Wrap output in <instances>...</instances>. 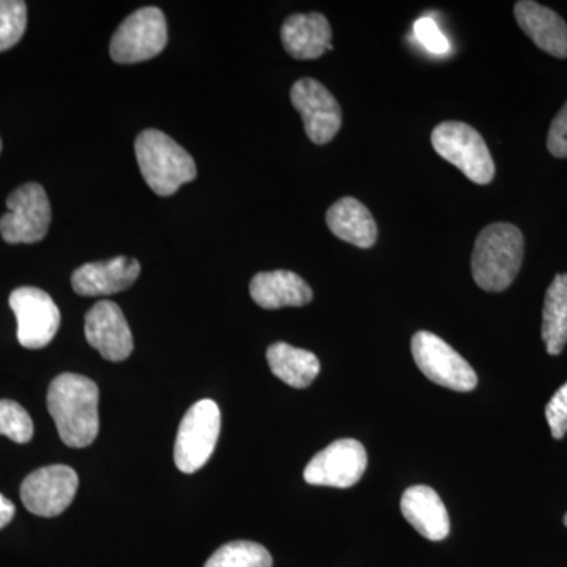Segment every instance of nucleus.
<instances>
[{
  "instance_id": "1",
  "label": "nucleus",
  "mask_w": 567,
  "mask_h": 567,
  "mask_svg": "<svg viewBox=\"0 0 567 567\" xmlns=\"http://www.w3.org/2000/svg\"><path fill=\"white\" fill-rule=\"evenodd\" d=\"M100 391L80 374H61L48 390V410L61 440L70 447L91 446L100 431Z\"/></svg>"
},
{
  "instance_id": "2",
  "label": "nucleus",
  "mask_w": 567,
  "mask_h": 567,
  "mask_svg": "<svg viewBox=\"0 0 567 567\" xmlns=\"http://www.w3.org/2000/svg\"><path fill=\"white\" fill-rule=\"evenodd\" d=\"M525 240L514 224L495 223L477 235L472 256L475 282L486 292H503L514 279L524 260Z\"/></svg>"
},
{
  "instance_id": "3",
  "label": "nucleus",
  "mask_w": 567,
  "mask_h": 567,
  "mask_svg": "<svg viewBox=\"0 0 567 567\" xmlns=\"http://www.w3.org/2000/svg\"><path fill=\"white\" fill-rule=\"evenodd\" d=\"M134 151L142 177L158 196H173L196 178L193 156L159 130H144L134 142Z\"/></svg>"
},
{
  "instance_id": "4",
  "label": "nucleus",
  "mask_w": 567,
  "mask_h": 567,
  "mask_svg": "<svg viewBox=\"0 0 567 567\" xmlns=\"http://www.w3.org/2000/svg\"><path fill=\"white\" fill-rule=\"evenodd\" d=\"M432 147L445 162L456 166L468 181L488 185L495 163L484 137L464 122H443L432 132Z\"/></svg>"
},
{
  "instance_id": "5",
  "label": "nucleus",
  "mask_w": 567,
  "mask_h": 567,
  "mask_svg": "<svg viewBox=\"0 0 567 567\" xmlns=\"http://www.w3.org/2000/svg\"><path fill=\"white\" fill-rule=\"evenodd\" d=\"M221 432V412L210 399L196 402L183 416L174 446V461L186 475L207 464Z\"/></svg>"
},
{
  "instance_id": "6",
  "label": "nucleus",
  "mask_w": 567,
  "mask_h": 567,
  "mask_svg": "<svg viewBox=\"0 0 567 567\" xmlns=\"http://www.w3.org/2000/svg\"><path fill=\"white\" fill-rule=\"evenodd\" d=\"M9 213L0 218V235L10 245H31L50 230L51 204L40 183H25L7 199Z\"/></svg>"
},
{
  "instance_id": "7",
  "label": "nucleus",
  "mask_w": 567,
  "mask_h": 567,
  "mask_svg": "<svg viewBox=\"0 0 567 567\" xmlns=\"http://www.w3.org/2000/svg\"><path fill=\"white\" fill-rule=\"evenodd\" d=\"M412 354L420 371L436 385L458 393L475 390V369L439 336L417 331L412 338Z\"/></svg>"
},
{
  "instance_id": "8",
  "label": "nucleus",
  "mask_w": 567,
  "mask_h": 567,
  "mask_svg": "<svg viewBox=\"0 0 567 567\" xmlns=\"http://www.w3.org/2000/svg\"><path fill=\"white\" fill-rule=\"evenodd\" d=\"M167 22L163 11L145 7L134 11L111 40V58L117 63L151 61L166 48Z\"/></svg>"
},
{
  "instance_id": "9",
  "label": "nucleus",
  "mask_w": 567,
  "mask_h": 567,
  "mask_svg": "<svg viewBox=\"0 0 567 567\" xmlns=\"http://www.w3.org/2000/svg\"><path fill=\"white\" fill-rule=\"evenodd\" d=\"M10 308L18 322V341L25 349H43L61 327V311L54 300L37 287H20L10 295Z\"/></svg>"
},
{
  "instance_id": "10",
  "label": "nucleus",
  "mask_w": 567,
  "mask_h": 567,
  "mask_svg": "<svg viewBox=\"0 0 567 567\" xmlns=\"http://www.w3.org/2000/svg\"><path fill=\"white\" fill-rule=\"evenodd\" d=\"M368 453L360 442L342 439L324 447L305 468V481L311 486L347 488L363 477Z\"/></svg>"
},
{
  "instance_id": "11",
  "label": "nucleus",
  "mask_w": 567,
  "mask_h": 567,
  "mask_svg": "<svg viewBox=\"0 0 567 567\" xmlns=\"http://www.w3.org/2000/svg\"><path fill=\"white\" fill-rule=\"evenodd\" d=\"M80 480L71 466H43L25 477L21 499L29 513L40 517L61 516L76 495Z\"/></svg>"
},
{
  "instance_id": "12",
  "label": "nucleus",
  "mask_w": 567,
  "mask_h": 567,
  "mask_svg": "<svg viewBox=\"0 0 567 567\" xmlns=\"http://www.w3.org/2000/svg\"><path fill=\"white\" fill-rule=\"evenodd\" d=\"M290 102L300 112L309 140L317 145L334 140L342 126V111L323 84L311 78L295 82Z\"/></svg>"
},
{
  "instance_id": "13",
  "label": "nucleus",
  "mask_w": 567,
  "mask_h": 567,
  "mask_svg": "<svg viewBox=\"0 0 567 567\" xmlns=\"http://www.w3.org/2000/svg\"><path fill=\"white\" fill-rule=\"evenodd\" d=\"M85 339L104 360L118 363L133 352V334L122 309L114 301H99L85 315Z\"/></svg>"
},
{
  "instance_id": "14",
  "label": "nucleus",
  "mask_w": 567,
  "mask_h": 567,
  "mask_svg": "<svg viewBox=\"0 0 567 567\" xmlns=\"http://www.w3.org/2000/svg\"><path fill=\"white\" fill-rule=\"evenodd\" d=\"M141 275L136 259L121 256L103 262L82 265L71 276V286L81 297H103L130 289Z\"/></svg>"
},
{
  "instance_id": "15",
  "label": "nucleus",
  "mask_w": 567,
  "mask_h": 567,
  "mask_svg": "<svg viewBox=\"0 0 567 567\" xmlns=\"http://www.w3.org/2000/svg\"><path fill=\"white\" fill-rule=\"evenodd\" d=\"M517 24L539 50L557 59H567V24L554 10L522 0L514 7Z\"/></svg>"
},
{
  "instance_id": "16",
  "label": "nucleus",
  "mask_w": 567,
  "mask_h": 567,
  "mask_svg": "<svg viewBox=\"0 0 567 567\" xmlns=\"http://www.w3.org/2000/svg\"><path fill=\"white\" fill-rule=\"evenodd\" d=\"M249 293L264 309L301 308L315 298L309 284L287 270L257 274L249 284Z\"/></svg>"
},
{
  "instance_id": "17",
  "label": "nucleus",
  "mask_w": 567,
  "mask_h": 567,
  "mask_svg": "<svg viewBox=\"0 0 567 567\" xmlns=\"http://www.w3.org/2000/svg\"><path fill=\"white\" fill-rule=\"evenodd\" d=\"M331 37L330 22L320 13L292 14L281 29L284 50L298 61L322 58L331 47Z\"/></svg>"
},
{
  "instance_id": "18",
  "label": "nucleus",
  "mask_w": 567,
  "mask_h": 567,
  "mask_svg": "<svg viewBox=\"0 0 567 567\" xmlns=\"http://www.w3.org/2000/svg\"><path fill=\"white\" fill-rule=\"evenodd\" d=\"M402 516L429 540H443L450 535L451 522L446 506L434 488L412 486L401 499Z\"/></svg>"
},
{
  "instance_id": "19",
  "label": "nucleus",
  "mask_w": 567,
  "mask_h": 567,
  "mask_svg": "<svg viewBox=\"0 0 567 567\" xmlns=\"http://www.w3.org/2000/svg\"><path fill=\"white\" fill-rule=\"evenodd\" d=\"M327 226L339 240L361 249L372 248L379 237L374 216L354 197H342L328 208Z\"/></svg>"
},
{
  "instance_id": "20",
  "label": "nucleus",
  "mask_w": 567,
  "mask_h": 567,
  "mask_svg": "<svg viewBox=\"0 0 567 567\" xmlns=\"http://www.w3.org/2000/svg\"><path fill=\"white\" fill-rule=\"evenodd\" d=\"M267 361L275 377L297 390L311 385L320 372V361L315 353L286 342L268 347Z\"/></svg>"
},
{
  "instance_id": "21",
  "label": "nucleus",
  "mask_w": 567,
  "mask_h": 567,
  "mask_svg": "<svg viewBox=\"0 0 567 567\" xmlns=\"http://www.w3.org/2000/svg\"><path fill=\"white\" fill-rule=\"evenodd\" d=\"M543 341L548 354H559L567 344V275L555 276L548 286L543 311Z\"/></svg>"
},
{
  "instance_id": "22",
  "label": "nucleus",
  "mask_w": 567,
  "mask_h": 567,
  "mask_svg": "<svg viewBox=\"0 0 567 567\" xmlns=\"http://www.w3.org/2000/svg\"><path fill=\"white\" fill-rule=\"evenodd\" d=\"M270 551L251 540H234L219 547L204 567H271Z\"/></svg>"
},
{
  "instance_id": "23",
  "label": "nucleus",
  "mask_w": 567,
  "mask_h": 567,
  "mask_svg": "<svg viewBox=\"0 0 567 567\" xmlns=\"http://www.w3.org/2000/svg\"><path fill=\"white\" fill-rule=\"evenodd\" d=\"M28 28V6L21 0H0V52L20 43Z\"/></svg>"
},
{
  "instance_id": "24",
  "label": "nucleus",
  "mask_w": 567,
  "mask_h": 567,
  "mask_svg": "<svg viewBox=\"0 0 567 567\" xmlns=\"http://www.w3.org/2000/svg\"><path fill=\"white\" fill-rule=\"evenodd\" d=\"M0 435L21 445L31 442L33 436L32 417L18 402L10 399L0 401Z\"/></svg>"
},
{
  "instance_id": "25",
  "label": "nucleus",
  "mask_w": 567,
  "mask_h": 567,
  "mask_svg": "<svg viewBox=\"0 0 567 567\" xmlns=\"http://www.w3.org/2000/svg\"><path fill=\"white\" fill-rule=\"evenodd\" d=\"M415 37L421 44L432 54H446L450 51V41L440 31L432 18H421L415 22Z\"/></svg>"
},
{
  "instance_id": "26",
  "label": "nucleus",
  "mask_w": 567,
  "mask_h": 567,
  "mask_svg": "<svg viewBox=\"0 0 567 567\" xmlns=\"http://www.w3.org/2000/svg\"><path fill=\"white\" fill-rule=\"evenodd\" d=\"M546 417L555 440H561L567 434V382L551 395L546 406Z\"/></svg>"
},
{
  "instance_id": "27",
  "label": "nucleus",
  "mask_w": 567,
  "mask_h": 567,
  "mask_svg": "<svg viewBox=\"0 0 567 567\" xmlns=\"http://www.w3.org/2000/svg\"><path fill=\"white\" fill-rule=\"evenodd\" d=\"M547 148L555 158H567V102L551 122Z\"/></svg>"
},
{
  "instance_id": "28",
  "label": "nucleus",
  "mask_w": 567,
  "mask_h": 567,
  "mask_svg": "<svg viewBox=\"0 0 567 567\" xmlns=\"http://www.w3.org/2000/svg\"><path fill=\"white\" fill-rule=\"evenodd\" d=\"M14 516V505L9 498L0 494V529L9 525Z\"/></svg>"
},
{
  "instance_id": "29",
  "label": "nucleus",
  "mask_w": 567,
  "mask_h": 567,
  "mask_svg": "<svg viewBox=\"0 0 567 567\" xmlns=\"http://www.w3.org/2000/svg\"><path fill=\"white\" fill-rule=\"evenodd\" d=\"M565 525L567 527V513H566V516H565Z\"/></svg>"
},
{
  "instance_id": "30",
  "label": "nucleus",
  "mask_w": 567,
  "mask_h": 567,
  "mask_svg": "<svg viewBox=\"0 0 567 567\" xmlns=\"http://www.w3.org/2000/svg\"><path fill=\"white\" fill-rule=\"evenodd\" d=\"M0 152H2V141H0Z\"/></svg>"
}]
</instances>
